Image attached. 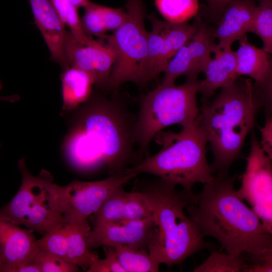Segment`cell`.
<instances>
[{
  "mask_svg": "<svg viewBox=\"0 0 272 272\" xmlns=\"http://www.w3.org/2000/svg\"><path fill=\"white\" fill-rule=\"evenodd\" d=\"M96 89L75 109L62 144L67 160L82 171L105 168L109 175L140 162L135 137L137 112L118 90Z\"/></svg>",
  "mask_w": 272,
  "mask_h": 272,
  "instance_id": "1",
  "label": "cell"
},
{
  "mask_svg": "<svg viewBox=\"0 0 272 272\" xmlns=\"http://www.w3.org/2000/svg\"><path fill=\"white\" fill-rule=\"evenodd\" d=\"M237 174H217L194 194L186 211L205 238H214L230 254H247L253 264L261 263L272 256L271 234L237 195Z\"/></svg>",
  "mask_w": 272,
  "mask_h": 272,
  "instance_id": "2",
  "label": "cell"
},
{
  "mask_svg": "<svg viewBox=\"0 0 272 272\" xmlns=\"http://www.w3.org/2000/svg\"><path fill=\"white\" fill-rule=\"evenodd\" d=\"M239 78L220 89L212 101L202 106L196 118L213 155L211 167L217 174L229 173L253 129L259 111L263 108L252 80Z\"/></svg>",
  "mask_w": 272,
  "mask_h": 272,
  "instance_id": "3",
  "label": "cell"
},
{
  "mask_svg": "<svg viewBox=\"0 0 272 272\" xmlns=\"http://www.w3.org/2000/svg\"><path fill=\"white\" fill-rule=\"evenodd\" d=\"M176 187L159 178L137 180L133 186L145 194L152 209L154 228L147 250L156 262L169 267L212 247L184 212L194 194L192 190H177Z\"/></svg>",
  "mask_w": 272,
  "mask_h": 272,
  "instance_id": "4",
  "label": "cell"
},
{
  "mask_svg": "<svg viewBox=\"0 0 272 272\" xmlns=\"http://www.w3.org/2000/svg\"><path fill=\"white\" fill-rule=\"evenodd\" d=\"M154 139L160 150L126 171L152 174L186 190L214 179L207 159V141L196 119L178 132L161 131Z\"/></svg>",
  "mask_w": 272,
  "mask_h": 272,
  "instance_id": "5",
  "label": "cell"
},
{
  "mask_svg": "<svg viewBox=\"0 0 272 272\" xmlns=\"http://www.w3.org/2000/svg\"><path fill=\"white\" fill-rule=\"evenodd\" d=\"M198 82L197 79H186L179 85L160 84L140 97L135 129L140 161L149 155L152 141L162 129L174 124L183 127L195 120L199 112L196 100Z\"/></svg>",
  "mask_w": 272,
  "mask_h": 272,
  "instance_id": "6",
  "label": "cell"
},
{
  "mask_svg": "<svg viewBox=\"0 0 272 272\" xmlns=\"http://www.w3.org/2000/svg\"><path fill=\"white\" fill-rule=\"evenodd\" d=\"M126 7L125 22L112 34L102 38L107 41L115 54L108 90H118L126 82L143 87L149 33L145 25L146 11L143 0H127Z\"/></svg>",
  "mask_w": 272,
  "mask_h": 272,
  "instance_id": "7",
  "label": "cell"
},
{
  "mask_svg": "<svg viewBox=\"0 0 272 272\" xmlns=\"http://www.w3.org/2000/svg\"><path fill=\"white\" fill-rule=\"evenodd\" d=\"M138 174L131 172L109 175L100 180H74L68 184H57V205L63 223H83L94 214L115 191L124 187Z\"/></svg>",
  "mask_w": 272,
  "mask_h": 272,
  "instance_id": "8",
  "label": "cell"
},
{
  "mask_svg": "<svg viewBox=\"0 0 272 272\" xmlns=\"http://www.w3.org/2000/svg\"><path fill=\"white\" fill-rule=\"evenodd\" d=\"M251 132L245 171L236 192L251 206L264 229L272 234V159L263 152L253 130Z\"/></svg>",
  "mask_w": 272,
  "mask_h": 272,
  "instance_id": "9",
  "label": "cell"
},
{
  "mask_svg": "<svg viewBox=\"0 0 272 272\" xmlns=\"http://www.w3.org/2000/svg\"><path fill=\"white\" fill-rule=\"evenodd\" d=\"M148 18L151 22L152 29L148 33L143 87L164 72L172 57L191 39L197 28V23H172L160 20L154 14L149 15Z\"/></svg>",
  "mask_w": 272,
  "mask_h": 272,
  "instance_id": "10",
  "label": "cell"
},
{
  "mask_svg": "<svg viewBox=\"0 0 272 272\" xmlns=\"http://www.w3.org/2000/svg\"><path fill=\"white\" fill-rule=\"evenodd\" d=\"M191 39L182 46L169 62L161 84L175 83L180 77L197 79L211 58L216 43L211 36V28L200 21Z\"/></svg>",
  "mask_w": 272,
  "mask_h": 272,
  "instance_id": "11",
  "label": "cell"
},
{
  "mask_svg": "<svg viewBox=\"0 0 272 272\" xmlns=\"http://www.w3.org/2000/svg\"><path fill=\"white\" fill-rule=\"evenodd\" d=\"M66 60L70 66L87 73L96 89L107 90L115 54L110 45L100 42L95 45L83 44L67 31L64 45Z\"/></svg>",
  "mask_w": 272,
  "mask_h": 272,
  "instance_id": "12",
  "label": "cell"
},
{
  "mask_svg": "<svg viewBox=\"0 0 272 272\" xmlns=\"http://www.w3.org/2000/svg\"><path fill=\"white\" fill-rule=\"evenodd\" d=\"M235 51L238 78L247 76L254 80L253 88L263 104L265 115L272 109V63L269 54L249 42L245 35Z\"/></svg>",
  "mask_w": 272,
  "mask_h": 272,
  "instance_id": "13",
  "label": "cell"
},
{
  "mask_svg": "<svg viewBox=\"0 0 272 272\" xmlns=\"http://www.w3.org/2000/svg\"><path fill=\"white\" fill-rule=\"evenodd\" d=\"M154 228L152 216L131 220H123L93 226L87 237L90 249L119 245L147 249Z\"/></svg>",
  "mask_w": 272,
  "mask_h": 272,
  "instance_id": "14",
  "label": "cell"
},
{
  "mask_svg": "<svg viewBox=\"0 0 272 272\" xmlns=\"http://www.w3.org/2000/svg\"><path fill=\"white\" fill-rule=\"evenodd\" d=\"M21 173V186L13 199L0 209V219L20 225L29 211L53 182L51 174L42 170L38 176L33 175L27 169L24 158L18 161Z\"/></svg>",
  "mask_w": 272,
  "mask_h": 272,
  "instance_id": "15",
  "label": "cell"
},
{
  "mask_svg": "<svg viewBox=\"0 0 272 272\" xmlns=\"http://www.w3.org/2000/svg\"><path fill=\"white\" fill-rule=\"evenodd\" d=\"M152 215L145 194L135 188L121 187L113 192L91 217L93 226L123 220L141 219Z\"/></svg>",
  "mask_w": 272,
  "mask_h": 272,
  "instance_id": "16",
  "label": "cell"
},
{
  "mask_svg": "<svg viewBox=\"0 0 272 272\" xmlns=\"http://www.w3.org/2000/svg\"><path fill=\"white\" fill-rule=\"evenodd\" d=\"M256 4L254 0H234L224 9L211 36L218 40V48L231 47L247 33H253Z\"/></svg>",
  "mask_w": 272,
  "mask_h": 272,
  "instance_id": "17",
  "label": "cell"
},
{
  "mask_svg": "<svg viewBox=\"0 0 272 272\" xmlns=\"http://www.w3.org/2000/svg\"><path fill=\"white\" fill-rule=\"evenodd\" d=\"M35 23L49 50L51 59L62 69L69 66L64 55L67 31L50 0H29Z\"/></svg>",
  "mask_w": 272,
  "mask_h": 272,
  "instance_id": "18",
  "label": "cell"
},
{
  "mask_svg": "<svg viewBox=\"0 0 272 272\" xmlns=\"http://www.w3.org/2000/svg\"><path fill=\"white\" fill-rule=\"evenodd\" d=\"M213 53L214 58L210 59L203 72L205 78L199 80L198 84L202 106L210 102L217 90L232 84L239 78L235 53L231 47L218 48L216 45Z\"/></svg>",
  "mask_w": 272,
  "mask_h": 272,
  "instance_id": "19",
  "label": "cell"
},
{
  "mask_svg": "<svg viewBox=\"0 0 272 272\" xmlns=\"http://www.w3.org/2000/svg\"><path fill=\"white\" fill-rule=\"evenodd\" d=\"M33 231L0 219V249L4 259L3 272L32 259L38 249Z\"/></svg>",
  "mask_w": 272,
  "mask_h": 272,
  "instance_id": "20",
  "label": "cell"
},
{
  "mask_svg": "<svg viewBox=\"0 0 272 272\" xmlns=\"http://www.w3.org/2000/svg\"><path fill=\"white\" fill-rule=\"evenodd\" d=\"M57 184L52 182L29 211L22 225L43 235L63 223L56 200Z\"/></svg>",
  "mask_w": 272,
  "mask_h": 272,
  "instance_id": "21",
  "label": "cell"
},
{
  "mask_svg": "<svg viewBox=\"0 0 272 272\" xmlns=\"http://www.w3.org/2000/svg\"><path fill=\"white\" fill-rule=\"evenodd\" d=\"M62 109L72 111L86 102L93 93L94 82L86 72L75 66L62 69L61 75Z\"/></svg>",
  "mask_w": 272,
  "mask_h": 272,
  "instance_id": "22",
  "label": "cell"
},
{
  "mask_svg": "<svg viewBox=\"0 0 272 272\" xmlns=\"http://www.w3.org/2000/svg\"><path fill=\"white\" fill-rule=\"evenodd\" d=\"M67 234L66 259L86 270L98 255L92 252L87 245V237L91 230L87 222L65 223Z\"/></svg>",
  "mask_w": 272,
  "mask_h": 272,
  "instance_id": "23",
  "label": "cell"
},
{
  "mask_svg": "<svg viewBox=\"0 0 272 272\" xmlns=\"http://www.w3.org/2000/svg\"><path fill=\"white\" fill-rule=\"evenodd\" d=\"M125 272H157L160 264L150 255L147 249L133 246H112Z\"/></svg>",
  "mask_w": 272,
  "mask_h": 272,
  "instance_id": "24",
  "label": "cell"
},
{
  "mask_svg": "<svg viewBox=\"0 0 272 272\" xmlns=\"http://www.w3.org/2000/svg\"><path fill=\"white\" fill-rule=\"evenodd\" d=\"M50 1L62 23L69 28V31L78 41L88 45H95L100 43L86 33L79 16L78 8L69 0Z\"/></svg>",
  "mask_w": 272,
  "mask_h": 272,
  "instance_id": "25",
  "label": "cell"
},
{
  "mask_svg": "<svg viewBox=\"0 0 272 272\" xmlns=\"http://www.w3.org/2000/svg\"><path fill=\"white\" fill-rule=\"evenodd\" d=\"M156 7L166 21L180 24L197 15L198 0H155Z\"/></svg>",
  "mask_w": 272,
  "mask_h": 272,
  "instance_id": "26",
  "label": "cell"
},
{
  "mask_svg": "<svg viewBox=\"0 0 272 272\" xmlns=\"http://www.w3.org/2000/svg\"><path fill=\"white\" fill-rule=\"evenodd\" d=\"M248 266L243 256H235L229 253L213 251L209 257L192 271L243 272L246 271Z\"/></svg>",
  "mask_w": 272,
  "mask_h": 272,
  "instance_id": "27",
  "label": "cell"
},
{
  "mask_svg": "<svg viewBox=\"0 0 272 272\" xmlns=\"http://www.w3.org/2000/svg\"><path fill=\"white\" fill-rule=\"evenodd\" d=\"M253 33L263 43L262 49L272 52V0H258L255 7Z\"/></svg>",
  "mask_w": 272,
  "mask_h": 272,
  "instance_id": "28",
  "label": "cell"
},
{
  "mask_svg": "<svg viewBox=\"0 0 272 272\" xmlns=\"http://www.w3.org/2000/svg\"><path fill=\"white\" fill-rule=\"evenodd\" d=\"M38 248L66 259L67 234L65 223H59L37 240Z\"/></svg>",
  "mask_w": 272,
  "mask_h": 272,
  "instance_id": "29",
  "label": "cell"
},
{
  "mask_svg": "<svg viewBox=\"0 0 272 272\" xmlns=\"http://www.w3.org/2000/svg\"><path fill=\"white\" fill-rule=\"evenodd\" d=\"M34 259L41 272H75L79 269L67 260L38 247Z\"/></svg>",
  "mask_w": 272,
  "mask_h": 272,
  "instance_id": "30",
  "label": "cell"
},
{
  "mask_svg": "<svg viewBox=\"0 0 272 272\" xmlns=\"http://www.w3.org/2000/svg\"><path fill=\"white\" fill-rule=\"evenodd\" d=\"M85 13L81 19L83 28L87 35L102 38L107 31L99 11V5L91 1L84 8Z\"/></svg>",
  "mask_w": 272,
  "mask_h": 272,
  "instance_id": "31",
  "label": "cell"
},
{
  "mask_svg": "<svg viewBox=\"0 0 272 272\" xmlns=\"http://www.w3.org/2000/svg\"><path fill=\"white\" fill-rule=\"evenodd\" d=\"M105 257L95 259L87 270L88 272H125L121 265L112 246H104Z\"/></svg>",
  "mask_w": 272,
  "mask_h": 272,
  "instance_id": "32",
  "label": "cell"
},
{
  "mask_svg": "<svg viewBox=\"0 0 272 272\" xmlns=\"http://www.w3.org/2000/svg\"><path fill=\"white\" fill-rule=\"evenodd\" d=\"M99 11L107 31H114L126 21L128 15L122 8H115L99 5Z\"/></svg>",
  "mask_w": 272,
  "mask_h": 272,
  "instance_id": "33",
  "label": "cell"
},
{
  "mask_svg": "<svg viewBox=\"0 0 272 272\" xmlns=\"http://www.w3.org/2000/svg\"><path fill=\"white\" fill-rule=\"evenodd\" d=\"M265 116L264 124L258 127L261 137L259 143L263 152L272 159V116L268 114Z\"/></svg>",
  "mask_w": 272,
  "mask_h": 272,
  "instance_id": "34",
  "label": "cell"
},
{
  "mask_svg": "<svg viewBox=\"0 0 272 272\" xmlns=\"http://www.w3.org/2000/svg\"><path fill=\"white\" fill-rule=\"evenodd\" d=\"M207 3V11L209 16L219 20L226 6L234 0H205Z\"/></svg>",
  "mask_w": 272,
  "mask_h": 272,
  "instance_id": "35",
  "label": "cell"
},
{
  "mask_svg": "<svg viewBox=\"0 0 272 272\" xmlns=\"http://www.w3.org/2000/svg\"><path fill=\"white\" fill-rule=\"evenodd\" d=\"M7 272H41V270L34 258L12 266Z\"/></svg>",
  "mask_w": 272,
  "mask_h": 272,
  "instance_id": "36",
  "label": "cell"
},
{
  "mask_svg": "<svg viewBox=\"0 0 272 272\" xmlns=\"http://www.w3.org/2000/svg\"><path fill=\"white\" fill-rule=\"evenodd\" d=\"M272 256L268 257L263 262L249 265L246 272H271Z\"/></svg>",
  "mask_w": 272,
  "mask_h": 272,
  "instance_id": "37",
  "label": "cell"
},
{
  "mask_svg": "<svg viewBox=\"0 0 272 272\" xmlns=\"http://www.w3.org/2000/svg\"><path fill=\"white\" fill-rule=\"evenodd\" d=\"M2 88V84L0 81V91ZM18 96L17 95H12V96H0V100L8 101L10 102H14L18 100Z\"/></svg>",
  "mask_w": 272,
  "mask_h": 272,
  "instance_id": "38",
  "label": "cell"
},
{
  "mask_svg": "<svg viewBox=\"0 0 272 272\" xmlns=\"http://www.w3.org/2000/svg\"><path fill=\"white\" fill-rule=\"evenodd\" d=\"M77 8H84L89 3V0H69Z\"/></svg>",
  "mask_w": 272,
  "mask_h": 272,
  "instance_id": "39",
  "label": "cell"
},
{
  "mask_svg": "<svg viewBox=\"0 0 272 272\" xmlns=\"http://www.w3.org/2000/svg\"><path fill=\"white\" fill-rule=\"evenodd\" d=\"M4 259L3 257V255L0 249V271H3V267H4Z\"/></svg>",
  "mask_w": 272,
  "mask_h": 272,
  "instance_id": "40",
  "label": "cell"
},
{
  "mask_svg": "<svg viewBox=\"0 0 272 272\" xmlns=\"http://www.w3.org/2000/svg\"><path fill=\"white\" fill-rule=\"evenodd\" d=\"M0 145H1V144H0Z\"/></svg>",
  "mask_w": 272,
  "mask_h": 272,
  "instance_id": "41",
  "label": "cell"
}]
</instances>
